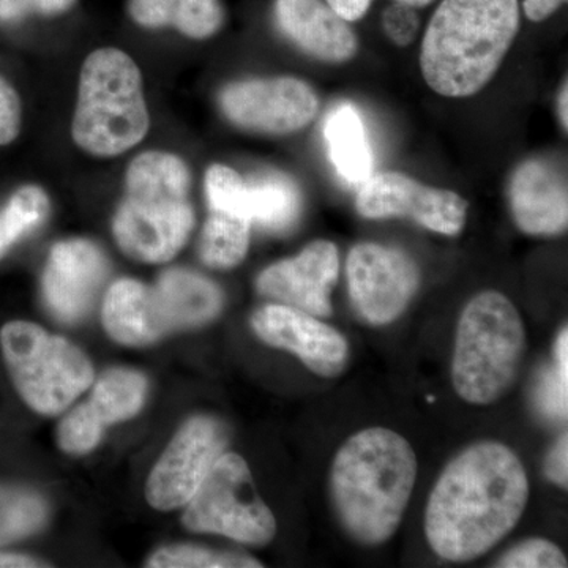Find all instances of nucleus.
<instances>
[{"instance_id":"obj_1","label":"nucleus","mask_w":568,"mask_h":568,"mask_svg":"<svg viewBox=\"0 0 568 568\" xmlns=\"http://www.w3.org/2000/svg\"><path fill=\"white\" fill-rule=\"evenodd\" d=\"M528 499V474L517 454L496 440L474 444L444 467L429 495V547L450 562L480 558L517 528Z\"/></svg>"},{"instance_id":"obj_2","label":"nucleus","mask_w":568,"mask_h":568,"mask_svg":"<svg viewBox=\"0 0 568 568\" xmlns=\"http://www.w3.org/2000/svg\"><path fill=\"white\" fill-rule=\"evenodd\" d=\"M413 446L387 428L355 433L336 452L331 496L347 536L365 547L394 537L417 480Z\"/></svg>"},{"instance_id":"obj_3","label":"nucleus","mask_w":568,"mask_h":568,"mask_svg":"<svg viewBox=\"0 0 568 568\" xmlns=\"http://www.w3.org/2000/svg\"><path fill=\"white\" fill-rule=\"evenodd\" d=\"M519 22L518 0H443L422 41L426 84L450 99L476 95L503 65Z\"/></svg>"},{"instance_id":"obj_4","label":"nucleus","mask_w":568,"mask_h":568,"mask_svg":"<svg viewBox=\"0 0 568 568\" xmlns=\"http://www.w3.org/2000/svg\"><path fill=\"white\" fill-rule=\"evenodd\" d=\"M189 166L173 153H141L130 163L125 196L114 215L112 233L123 253L148 264L173 260L194 224Z\"/></svg>"},{"instance_id":"obj_5","label":"nucleus","mask_w":568,"mask_h":568,"mask_svg":"<svg viewBox=\"0 0 568 568\" xmlns=\"http://www.w3.org/2000/svg\"><path fill=\"white\" fill-rule=\"evenodd\" d=\"M151 126L140 67L126 52L102 48L82 63L74 144L89 155L111 159L144 140Z\"/></svg>"},{"instance_id":"obj_6","label":"nucleus","mask_w":568,"mask_h":568,"mask_svg":"<svg viewBox=\"0 0 568 568\" xmlns=\"http://www.w3.org/2000/svg\"><path fill=\"white\" fill-rule=\"evenodd\" d=\"M526 353L517 306L497 291L470 298L459 316L452 381L459 398L491 405L514 387Z\"/></svg>"},{"instance_id":"obj_7","label":"nucleus","mask_w":568,"mask_h":568,"mask_svg":"<svg viewBox=\"0 0 568 568\" xmlns=\"http://www.w3.org/2000/svg\"><path fill=\"white\" fill-rule=\"evenodd\" d=\"M0 351L22 402L41 416L61 414L91 387L88 355L40 325L10 321L0 328Z\"/></svg>"},{"instance_id":"obj_8","label":"nucleus","mask_w":568,"mask_h":568,"mask_svg":"<svg viewBox=\"0 0 568 568\" xmlns=\"http://www.w3.org/2000/svg\"><path fill=\"white\" fill-rule=\"evenodd\" d=\"M182 521L192 532L219 534L253 547H265L276 534L274 514L257 495L245 459L226 452L186 504Z\"/></svg>"},{"instance_id":"obj_9","label":"nucleus","mask_w":568,"mask_h":568,"mask_svg":"<svg viewBox=\"0 0 568 568\" xmlns=\"http://www.w3.org/2000/svg\"><path fill=\"white\" fill-rule=\"evenodd\" d=\"M346 274L355 312L372 325L398 320L420 286V271L413 257L372 242L351 250Z\"/></svg>"},{"instance_id":"obj_10","label":"nucleus","mask_w":568,"mask_h":568,"mask_svg":"<svg viewBox=\"0 0 568 568\" xmlns=\"http://www.w3.org/2000/svg\"><path fill=\"white\" fill-rule=\"evenodd\" d=\"M227 443L222 422L209 416L189 418L153 466L145 485L148 503L162 511L186 506Z\"/></svg>"},{"instance_id":"obj_11","label":"nucleus","mask_w":568,"mask_h":568,"mask_svg":"<svg viewBox=\"0 0 568 568\" xmlns=\"http://www.w3.org/2000/svg\"><path fill=\"white\" fill-rule=\"evenodd\" d=\"M220 108L241 129L291 134L316 118L320 99L312 85L298 78H265L231 82L220 93Z\"/></svg>"},{"instance_id":"obj_12","label":"nucleus","mask_w":568,"mask_h":568,"mask_svg":"<svg viewBox=\"0 0 568 568\" xmlns=\"http://www.w3.org/2000/svg\"><path fill=\"white\" fill-rule=\"evenodd\" d=\"M355 207L365 219L406 216L433 233L458 235L469 204L458 193L422 185L409 175L379 173L358 185Z\"/></svg>"},{"instance_id":"obj_13","label":"nucleus","mask_w":568,"mask_h":568,"mask_svg":"<svg viewBox=\"0 0 568 568\" xmlns=\"http://www.w3.org/2000/svg\"><path fill=\"white\" fill-rule=\"evenodd\" d=\"M148 395V379L129 368L103 373L91 398L74 407L58 428V443L65 454L85 455L99 446L111 425L130 420L140 413Z\"/></svg>"},{"instance_id":"obj_14","label":"nucleus","mask_w":568,"mask_h":568,"mask_svg":"<svg viewBox=\"0 0 568 568\" xmlns=\"http://www.w3.org/2000/svg\"><path fill=\"white\" fill-rule=\"evenodd\" d=\"M252 327L265 345L297 355L317 376L336 377L346 369L349 345L345 336L302 310L265 305L254 312Z\"/></svg>"},{"instance_id":"obj_15","label":"nucleus","mask_w":568,"mask_h":568,"mask_svg":"<svg viewBox=\"0 0 568 568\" xmlns=\"http://www.w3.org/2000/svg\"><path fill=\"white\" fill-rule=\"evenodd\" d=\"M339 275L334 242L316 241L297 256L280 261L257 276V293L276 304L293 306L316 317L332 316V290Z\"/></svg>"},{"instance_id":"obj_16","label":"nucleus","mask_w":568,"mask_h":568,"mask_svg":"<svg viewBox=\"0 0 568 568\" xmlns=\"http://www.w3.org/2000/svg\"><path fill=\"white\" fill-rule=\"evenodd\" d=\"M110 274L106 254L93 242L71 239L52 246L43 274V295L55 320L74 323L91 310Z\"/></svg>"},{"instance_id":"obj_17","label":"nucleus","mask_w":568,"mask_h":568,"mask_svg":"<svg viewBox=\"0 0 568 568\" xmlns=\"http://www.w3.org/2000/svg\"><path fill=\"white\" fill-rule=\"evenodd\" d=\"M508 203L525 234L552 237L567 231V178L552 160L538 156L519 164L508 182Z\"/></svg>"},{"instance_id":"obj_18","label":"nucleus","mask_w":568,"mask_h":568,"mask_svg":"<svg viewBox=\"0 0 568 568\" xmlns=\"http://www.w3.org/2000/svg\"><path fill=\"white\" fill-rule=\"evenodd\" d=\"M280 32L317 61L343 63L358 50L357 36L325 0H275Z\"/></svg>"},{"instance_id":"obj_19","label":"nucleus","mask_w":568,"mask_h":568,"mask_svg":"<svg viewBox=\"0 0 568 568\" xmlns=\"http://www.w3.org/2000/svg\"><path fill=\"white\" fill-rule=\"evenodd\" d=\"M222 308V290L203 275L183 268L164 272L159 283L149 287V310L160 339L211 323Z\"/></svg>"},{"instance_id":"obj_20","label":"nucleus","mask_w":568,"mask_h":568,"mask_svg":"<svg viewBox=\"0 0 568 568\" xmlns=\"http://www.w3.org/2000/svg\"><path fill=\"white\" fill-rule=\"evenodd\" d=\"M129 13L142 28H173L189 39L205 40L222 29V0H130Z\"/></svg>"},{"instance_id":"obj_21","label":"nucleus","mask_w":568,"mask_h":568,"mask_svg":"<svg viewBox=\"0 0 568 568\" xmlns=\"http://www.w3.org/2000/svg\"><path fill=\"white\" fill-rule=\"evenodd\" d=\"M332 163L351 185H361L373 173V153L361 114L353 103H339L324 121Z\"/></svg>"},{"instance_id":"obj_22","label":"nucleus","mask_w":568,"mask_h":568,"mask_svg":"<svg viewBox=\"0 0 568 568\" xmlns=\"http://www.w3.org/2000/svg\"><path fill=\"white\" fill-rule=\"evenodd\" d=\"M103 325L112 339L125 346L159 342L149 315V286L122 278L108 290L103 304Z\"/></svg>"},{"instance_id":"obj_23","label":"nucleus","mask_w":568,"mask_h":568,"mask_svg":"<svg viewBox=\"0 0 568 568\" xmlns=\"http://www.w3.org/2000/svg\"><path fill=\"white\" fill-rule=\"evenodd\" d=\"M301 209V192L287 175L264 173L246 181L244 212L250 223L284 233L297 223Z\"/></svg>"},{"instance_id":"obj_24","label":"nucleus","mask_w":568,"mask_h":568,"mask_svg":"<svg viewBox=\"0 0 568 568\" xmlns=\"http://www.w3.org/2000/svg\"><path fill=\"white\" fill-rule=\"evenodd\" d=\"M252 223L224 211L209 215L200 239V256L213 268H233L245 260Z\"/></svg>"},{"instance_id":"obj_25","label":"nucleus","mask_w":568,"mask_h":568,"mask_svg":"<svg viewBox=\"0 0 568 568\" xmlns=\"http://www.w3.org/2000/svg\"><path fill=\"white\" fill-rule=\"evenodd\" d=\"M48 517L50 508L39 493L0 485V547L39 532Z\"/></svg>"},{"instance_id":"obj_26","label":"nucleus","mask_w":568,"mask_h":568,"mask_svg":"<svg viewBox=\"0 0 568 568\" xmlns=\"http://www.w3.org/2000/svg\"><path fill=\"white\" fill-rule=\"evenodd\" d=\"M50 211V197L41 186L24 185L11 194L9 203L0 209V260L39 227Z\"/></svg>"},{"instance_id":"obj_27","label":"nucleus","mask_w":568,"mask_h":568,"mask_svg":"<svg viewBox=\"0 0 568 568\" xmlns=\"http://www.w3.org/2000/svg\"><path fill=\"white\" fill-rule=\"evenodd\" d=\"M145 566L151 568H237L263 567L250 556L213 551L194 545H173L153 552Z\"/></svg>"},{"instance_id":"obj_28","label":"nucleus","mask_w":568,"mask_h":568,"mask_svg":"<svg viewBox=\"0 0 568 568\" xmlns=\"http://www.w3.org/2000/svg\"><path fill=\"white\" fill-rule=\"evenodd\" d=\"M566 555L558 545L545 538H529L507 551L495 567L500 568H566Z\"/></svg>"},{"instance_id":"obj_29","label":"nucleus","mask_w":568,"mask_h":568,"mask_svg":"<svg viewBox=\"0 0 568 568\" xmlns=\"http://www.w3.org/2000/svg\"><path fill=\"white\" fill-rule=\"evenodd\" d=\"M567 392L568 376H564L556 365L548 366L538 377L536 387L538 410L551 420H567Z\"/></svg>"},{"instance_id":"obj_30","label":"nucleus","mask_w":568,"mask_h":568,"mask_svg":"<svg viewBox=\"0 0 568 568\" xmlns=\"http://www.w3.org/2000/svg\"><path fill=\"white\" fill-rule=\"evenodd\" d=\"M383 28L392 43L396 47H407L416 40L420 31V17L414 7L394 2L384 10Z\"/></svg>"},{"instance_id":"obj_31","label":"nucleus","mask_w":568,"mask_h":568,"mask_svg":"<svg viewBox=\"0 0 568 568\" xmlns=\"http://www.w3.org/2000/svg\"><path fill=\"white\" fill-rule=\"evenodd\" d=\"M77 0H0V22H20L29 17H55L73 9Z\"/></svg>"},{"instance_id":"obj_32","label":"nucleus","mask_w":568,"mask_h":568,"mask_svg":"<svg viewBox=\"0 0 568 568\" xmlns=\"http://www.w3.org/2000/svg\"><path fill=\"white\" fill-rule=\"evenodd\" d=\"M21 99L13 85L0 77V145H9L21 132Z\"/></svg>"},{"instance_id":"obj_33","label":"nucleus","mask_w":568,"mask_h":568,"mask_svg":"<svg viewBox=\"0 0 568 568\" xmlns=\"http://www.w3.org/2000/svg\"><path fill=\"white\" fill-rule=\"evenodd\" d=\"M545 476L560 488L568 485V436L562 433L545 458Z\"/></svg>"},{"instance_id":"obj_34","label":"nucleus","mask_w":568,"mask_h":568,"mask_svg":"<svg viewBox=\"0 0 568 568\" xmlns=\"http://www.w3.org/2000/svg\"><path fill=\"white\" fill-rule=\"evenodd\" d=\"M567 0H525L523 10L529 21L541 22L556 13Z\"/></svg>"},{"instance_id":"obj_35","label":"nucleus","mask_w":568,"mask_h":568,"mask_svg":"<svg viewBox=\"0 0 568 568\" xmlns=\"http://www.w3.org/2000/svg\"><path fill=\"white\" fill-rule=\"evenodd\" d=\"M394 2L405 3V6L414 7V9H424V7L429 6L433 0H394ZM346 3L351 17H353L355 21H358L372 9L373 0H346Z\"/></svg>"},{"instance_id":"obj_36","label":"nucleus","mask_w":568,"mask_h":568,"mask_svg":"<svg viewBox=\"0 0 568 568\" xmlns=\"http://www.w3.org/2000/svg\"><path fill=\"white\" fill-rule=\"evenodd\" d=\"M48 567V564L31 558V556L20 555V552L0 551V568H36Z\"/></svg>"},{"instance_id":"obj_37","label":"nucleus","mask_w":568,"mask_h":568,"mask_svg":"<svg viewBox=\"0 0 568 568\" xmlns=\"http://www.w3.org/2000/svg\"><path fill=\"white\" fill-rule=\"evenodd\" d=\"M556 355V368L562 373L564 376H568V332L567 327L560 331L558 339H556L555 347Z\"/></svg>"},{"instance_id":"obj_38","label":"nucleus","mask_w":568,"mask_h":568,"mask_svg":"<svg viewBox=\"0 0 568 568\" xmlns=\"http://www.w3.org/2000/svg\"><path fill=\"white\" fill-rule=\"evenodd\" d=\"M567 99H568L567 82H564V88L560 89V92H559L558 112H559L560 123H562L564 129H566V130L568 126Z\"/></svg>"}]
</instances>
